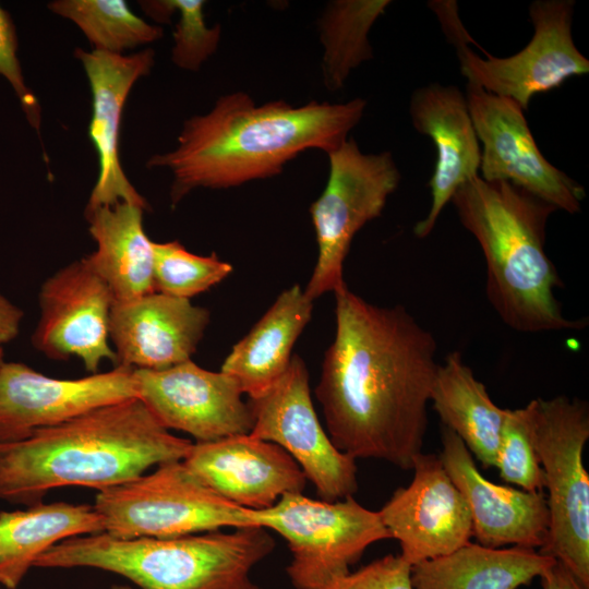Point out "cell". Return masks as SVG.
I'll return each mask as SVG.
<instances>
[{"instance_id": "cell-1", "label": "cell", "mask_w": 589, "mask_h": 589, "mask_svg": "<svg viewBox=\"0 0 589 589\" xmlns=\"http://www.w3.org/2000/svg\"><path fill=\"white\" fill-rule=\"evenodd\" d=\"M336 329L315 396L333 444L404 470L422 453L437 342L402 305L334 292Z\"/></svg>"}, {"instance_id": "cell-2", "label": "cell", "mask_w": 589, "mask_h": 589, "mask_svg": "<svg viewBox=\"0 0 589 589\" xmlns=\"http://www.w3.org/2000/svg\"><path fill=\"white\" fill-rule=\"evenodd\" d=\"M365 108L363 98L257 106L248 93L231 92L218 97L206 113L188 118L176 147L153 155L146 166L170 171V200L176 205L196 189H229L275 177L305 151H335Z\"/></svg>"}, {"instance_id": "cell-3", "label": "cell", "mask_w": 589, "mask_h": 589, "mask_svg": "<svg viewBox=\"0 0 589 589\" xmlns=\"http://www.w3.org/2000/svg\"><path fill=\"white\" fill-rule=\"evenodd\" d=\"M192 445L165 429L139 398L108 405L0 443V501L32 506L62 486L103 491L183 460Z\"/></svg>"}, {"instance_id": "cell-4", "label": "cell", "mask_w": 589, "mask_h": 589, "mask_svg": "<svg viewBox=\"0 0 589 589\" xmlns=\"http://www.w3.org/2000/svg\"><path fill=\"white\" fill-rule=\"evenodd\" d=\"M450 202L482 250L485 293L504 324L528 334L586 327L585 318L566 317L554 296L563 281L544 248L553 205L508 181L480 176L459 187Z\"/></svg>"}, {"instance_id": "cell-5", "label": "cell", "mask_w": 589, "mask_h": 589, "mask_svg": "<svg viewBox=\"0 0 589 589\" xmlns=\"http://www.w3.org/2000/svg\"><path fill=\"white\" fill-rule=\"evenodd\" d=\"M274 548L272 534L260 526L167 539H119L101 532L59 542L34 567L97 568L141 589H245L251 570Z\"/></svg>"}, {"instance_id": "cell-6", "label": "cell", "mask_w": 589, "mask_h": 589, "mask_svg": "<svg viewBox=\"0 0 589 589\" xmlns=\"http://www.w3.org/2000/svg\"><path fill=\"white\" fill-rule=\"evenodd\" d=\"M447 40L455 46L461 74L494 95L516 101L524 110L531 98L560 87L573 76L589 72L588 59L572 36L573 0H536L529 5L533 35L517 53L497 58L483 50L479 57L468 44L474 43L458 16L456 1H430Z\"/></svg>"}, {"instance_id": "cell-7", "label": "cell", "mask_w": 589, "mask_h": 589, "mask_svg": "<svg viewBox=\"0 0 589 589\" xmlns=\"http://www.w3.org/2000/svg\"><path fill=\"white\" fill-rule=\"evenodd\" d=\"M94 507L105 532L119 539H167L257 526L252 509L220 496L182 460L98 491Z\"/></svg>"}, {"instance_id": "cell-8", "label": "cell", "mask_w": 589, "mask_h": 589, "mask_svg": "<svg viewBox=\"0 0 589 589\" xmlns=\"http://www.w3.org/2000/svg\"><path fill=\"white\" fill-rule=\"evenodd\" d=\"M534 401V442L549 509L548 539L538 551L589 589V477L582 457L589 438L588 405L566 396Z\"/></svg>"}, {"instance_id": "cell-9", "label": "cell", "mask_w": 589, "mask_h": 589, "mask_svg": "<svg viewBox=\"0 0 589 589\" xmlns=\"http://www.w3.org/2000/svg\"><path fill=\"white\" fill-rule=\"evenodd\" d=\"M256 525L280 534L291 561L286 568L296 589H323L350 572L368 546L390 539L378 512L353 496L327 502L286 494L274 506L253 510Z\"/></svg>"}, {"instance_id": "cell-10", "label": "cell", "mask_w": 589, "mask_h": 589, "mask_svg": "<svg viewBox=\"0 0 589 589\" xmlns=\"http://www.w3.org/2000/svg\"><path fill=\"white\" fill-rule=\"evenodd\" d=\"M327 156L326 185L310 206L318 253L303 291L312 301L346 286L342 268L353 237L382 215L401 179L390 152L363 153L353 139Z\"/></svg>"}, {"instance_id": "cell-11", "label": "cell", "mask_w": 589, "mask_h": 589, "mask_svg": "<svg viewBox=\"0 0 589 589\" xmlns=\"http://www.w3.org/2000/svg\"><path fill=\"white\" fill-rule=\"evenodd\" d=\"M248 402L253 416L250 434L286 450L321 500L340 501L357 492V459L340 452L322 426L311 398L308 369L298 354L264 395Z\"/></svg>"}, {"instance_id": "cell-12", "label": "cell", "mask_w": 589, "mask_h": 589, "mask_svg": "<svg viewBox=\"0 0 589 589\" xmlns=\"http://www.w3.org/2000/svg\"><path fill=\"white\" fill-rule=\"evenodd\" d=\"M466 99L479 142L480 177L508 181L569 214L581 209L585 189L544 158L524 116L513 99L467 83Z\"/></svg>"}, {"instance_id": "cell-13", "label": "cell", "mask_w": 589, "mask_h": 589, "mask_svg": "<svg viewBox=\"0 0 589 589\" xmlns=\"http://www.w3.org/2000/svg\"><path fill=\"white\" fill-rule=\"evenodd\" d=\"M131 368L74 380L46 376L21 362L0 365V443L61 424L95 409L137 398Z\"/></svg>"}, {"instance_id": "cell-14", "label": "cell", "mask_w": 589, "mask_h": 589, "mask_svg": "<svg viewBox=\"0 0 589 589\" xmlns=\"http://www.w3.org/2000/svg\"><path fill=\"white\" fill-rule=\"evenodd\" d=\"M137 398L167 430L196 443L249 434L253 416L230 375L205 370L192 360L161 370H133Z\"/></svg>"}, {"instance_id": "cell-15", "label": "cell", "mask_w": 589, "mask_h": 589, "mask_svg": "<svg viewBox=\"0 0 589 589\" xmlns=\"http://www.w3.org/2000/svg\"><path fill=\"white\" fill-rule=\"evenodd\" d=\"M38 302L34 348L55 360L76 357L92 374L98 372L104 360L116 365L109 342L115 298L85 256L48 277L40 287Z\"/></svg>"}, {"instance_id": "cell-16", "label": "cell", "mask_w": 589, "mask_h": 589, "mask_svg": "<svg viewBox=\"0 0 589 589\" xmlns=\"http://www.w3.org/2000/svg\"><path fill=\"white\" fill-rule=\"evenodd\" d=\"M412 470L410 484L398 488L378 510L390 539L400 545L399 555L411 566L449 554L472 537L467 501L440 455L420 453Z\"/></svg>"}, {"instance_id": "cell-17", "label": "cell", "mask_w": 589, "mask_h": 589, "mask_svg": "<svg viewBox=\"0 0 589 589\" xmlns=\"http://www.w3.org/2000/svg\"><path fill=\"white\" fill-rule=\"evenodd\" d=\"M92 95L88 137L98 157V176L85 209L127 202L148 209L149 205L125 176L120 160L122 111L134 84L148 75L155 51L146 47L130 55L75 48Z\"/></svg>"}, {"instance_id": "cell-18", "label": "cell", "mask_w": 589, "mask_h": 589, "mask_svg": "<svg viewBox=\"0 0 589 589\" xmlns=\"http://www.w3.org/2000/svg\"><path fill=\"white\" fill-rule=\"evenodd\" d=\"M182 461L220 496L252 510L302 493L308 481L286 450L250 433L194 443Z\"/></svg>"}, {"instance_id": "cell-19", "label": "cell", "mask_w": 589, "mask_h": 589, "mask_svg": "<svg viewBox=\"0 0 589 589\" xmlns=\"http://www.w3.org/2000/svg\"><path fill=\"white\" fill-rule=\"evenodd\" d=\"M440 457L467 501L477 543L494 549L512 545L534 550L545 544L549 509L543 492H529L488 480L462 441L444 426Z\"/></svg>"}, {"instance_id": "cell-20", "label": "cell", "mask_w": 589, "mask_h": 589, "mask_svg": "<svg viewBox=\"0 0 589 589\" xmlns=\"http://www.w3.org/2000/svg\"><path fill=\"white\" fill-rule=\"evenodd\" d=\"M208 323L207 309L155 291L115 302L109 318L115 366L161 370L191 360Z\"/></svg>"}, {"instance_id": "cell-21", "label": "cell", "mask_w": 589, "mask_h": 589, "mask_svg": "<svg viewBox=\"0 0 589 589\" xmlns=\"http://www.w3.org/2000/svg\"><path fill=\"white\" fill-rule=\"evenodd\" d=\"M409 115L413 128L432 140L436 152L429 181L431 207L413 228L416 237L423 239L457 189L480 176L481 149L466 96L455 85L431 83L417 88L410 97Z\"/></svg>"}, {"instance_id": "cell-22", "label": "cell", "mask_w": 589, "mask_h": 589, "mask_svg": "<svg viewBox=\"0 0 589 589\" xmlns=\"http://www.w3.org/2000/svg\"><path fill=\"white\" fill-rule=\"evenodd\" d=\"M313 301L299 285L284 290L239 340L220 371L236 380L250 399L264 395L285 373L293 346L310 322Z\"/></svg>"}, {"instance_id": "cell-23", "label": "cell", "mask_w": 589, "mask_h": 589, "mask_svg": "<svg viewBox=\"0 0 589 589\" xmlns=\"http://www.w3.org/2000/svg\"><path fill=\"white\" fill-rule=\"evenodd\" d=\"M144 211L127 202L85 209L96 243V250L85 259L108 285L115 302L154 292V241L143 227Z\"/></svg>"}, {"instance_id": "cell-24", "label": "cell", "mask_w": 589, "mask_h": 589, "mask_svg": "<svg viewBox=\"0 0 589 589\" xmlns=\"http://www.w3.org/2000/svg\"><path fill=\"white\" fill-rule=\"evenodd\" d=\"M105 532L94 505L38 503L0 512V584L16 589L36 560L59 542Z\"/></svg>"}, {"instance_id": "cell-25", "label": "cell", "mask_w": 589, "mask_h": 589, "mask_svg": "<svg viewBox=\"0 0 589 589\" xmlns=\"http://www.w3.org/2000/svg\"><path fill=\"white\" fill-rule=\"evenodd\" d=\"M555 560L538 550L488 548L468 542L456 551L411 566L414 589H518Z\"/></svg>"}, {"instance_id": "cell-26", "label": "cell", "mask_w": 589, "mask_h": 589, "mask_svg": "<svg viewBox=\"0 0 589 589\" xmlns=\"http://www.w3.org/2000/svg\"><path fill=\"white\" fill-rule=\"evenodd\" d=\"M430 401L443 426L455 433L484 468L494 467L507 409L491 399L459 351L438 364Z\"/></svg>"}, {"instance_id": "cell-27", "label": "cell", "mask_w": 589, "mask_h": 589, "mask_svg": "<svg viewBox=\"0 0 589 589\" xmlns=\"http://www.w3.org/2000/svg\"><path fill=\"white\" fill-rule=\"evenodd\" d=\"M389 0L329 1L317 20L321 61L325 88L341 89L352 70L373 59L369 33L375 21L384 14Z\"/></svg>"}, {"instance_id": "cell-28", "label": "cell", "mask_w": 589, "mask_h": 589, "mask_svg": "<svg viewBox=\"0 0 589 589\" xmlns=\"http://www.w3.org/2000/svg\"><path fill=\"white\" fill-rule=\"evenodd\" d=\"M47 8L75 24L96 51L123 55L159 40L164 34L124 0H53Z\"/></svg>"}, {"instance_id": "cell-29", "label": "cell", "mask_w": 589, "mask_h": 589, "mask_svg": "<svg viewBox=\"0 0 589 589\" xmlns=\"http://www.w3.org/2000/svg\"><path fill=\"white\" fill-rule=\"evenodd\" d=\"M153 288L167 296L190 300L232 272V266L215 254H193L179 241L153 242Z\"/></svg>"}, {"instance_id": "cell-30", "label": "cell", "mask_w": 589, "mask_h": 589, "mask_svg": "<svg viewBox=\"0 0 589 589\" xmlns=\"http://www.w3.org/2000/svg\"><path fill=\"white\" fill-rule=\"evenodd\" d=\"M536 401L507 409L494 467L507 483L529 492H543L544 478L534 442Z\"/></svg>"}, {"instance_id": "cell-31", "label": "cell", "mask_w": 589, "mask_h": 589, "mask_svg": "<svg viewBox=\"0 0 589 589\" xmlns=\"http://www.w3.org/2000/svg\"><path fill=\"white\" fill-rule=\"evenodd\" d=\"M203 0H170L179 17L172 33L171 61L182 70L199 71L217 50L220 24L207 26Z\"/></svg>"}, {"instance_id": "cell-32", "label": "cell", "mask_w": 589, "mask_h": 589, "mask_svg": "<svg viewBox=\"0 0 589 589\" xmlns=\"http://www.w3.org/2000/svg\"><path fill=\"white\" fill-rule=\"evenodd\" d=\"M17 51L15 24L10 13L0 4V75L12 87L26 120L40 136L41 108L37 97L26 84Z\"/></svg>"}, {"instance_id": "cell-33", "label": "cell", "mask_w": 589, "mask_h": 589, "mask_svg": "<svg viewBox=\"0 0 589 589\" xmlns=\"http://www.w3.org/2000/svg\"><path fill=\"white\" fill-rule=\"evenodd\" d=\"M323 589H414L411 565L388 554L335 579Z\"/></svg>"}, {"instance_id": "cell-34", "label": "cell", "mask_w": 589, "mask_h": 589, "mask_svg": "<svg viewBox=\"0 0 589 589\" xmlns=\"http://www.w3.org/2000/svg\"><path fill=\"white\" fill-rule=\"evenodd\" d=\"M23 311L0 293V346L16 338Z\"/></svg>"}, {"instance_id": "cell-35", "label": "cell", "mask_w": 589, "mask_h": 589, "mask_svg": "<svg viewBox=\"0 0 589 589\" xmlns=\"http://www.w3.org/2000/svg\"><path fill=\"white\" fill-rule=\"evenodd\" d=\"M540 579L542 589H587L557 561L540 576Z\"/></svg>"}, {"instance_id": "cell-36", "label": "cell", "mask_w": 589, "mask_h": 589, "mask_svg": "<svg viewBox=\"0 0 589 589\" xmlns=\"http://www.w3.org/2000/svg\"><path fill=\"white\" fill-rule=\"evenodd\" d=\"M111 589H132V588L129 586L115 585L111 587Z\"/></svg>"}, {"instance_id": "cell-37", "label": "cell", "mask_w": 589, "mask_h": 589, "mask_svg": "<svg viewBox=\"0 0 589 589\" xmlns=\"http://www.w3.org/2000/svg\"><path fill=\"white\" fill-rule=\"evenodd\" d=\"M245 589H262L260 586L251 582Z\"/></svg>"}, {"instance_id": "cell-38", "label": "cell", "mask_w": 589, "mask_h": 589, "mask_svg": "<svg viewBox=\"0 0 589 589\" xmlns=\"http://www.w3.org/2000/svg\"><path fill=\"white\" fill-rule=\"evenodd\" d=\"M3 362V348L0 346V365Z\"/></svg>"}]
</instances>
